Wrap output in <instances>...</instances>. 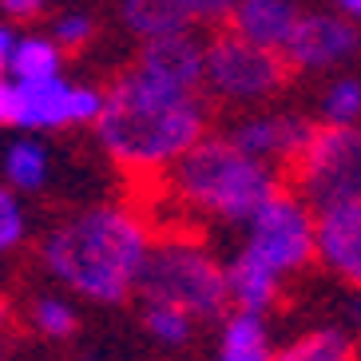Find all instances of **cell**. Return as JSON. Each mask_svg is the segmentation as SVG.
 <instances>
[{
  "label": "cell",
  "mask_w": 361,
  "mask_h": 361,
  "mask_svg": "<svg viewBox=\"0 0 361 361\" xmlns=\"http://www.w3.org/2000/svg\"><path fill=\"white\" fill-rule=\"evenodd\" d=\"M96 123L111 159H119L123 167L151 171L183 159L202 139L207 104L195 87H179L135 64L107 92L104 116Z\"/></svg>",
  "instance_id": "cell-1"
},
{
  "label": "cell",
  "mask_w": 361,
  "mask_h": 361,
  "mask_svg": "<svg viewBox=\"0 0 361 361\" xmlns=\"http://www.w3.org/2000/svg\"><path fill=\"white\" fill-rule=\"evenodd\" d=\"M44 266L72 290L96 302H123L139 286L151 246L135 214L119 207H92L72 214L44 238Z\"/></svg>",
  "instance_id": "cell-2"
},
{
  "label": "cell",
  "mask_w": 361,
  "mask_h": 361,
  "mask_svg": "<svg viewBox=\"0 0 361 361\" xmlns=\"http://www.w3.org/2000/svg\"><path fill=\"white\" fill-rule=\"evenodd\" d=\"M171 187L179 199L226 223H250L266 202L278 195L274 171L250 151H243L231 135L199 139L183 159H175Z\"/></svg>",
  "instance_id": "cell-3"
},
{
  "label": "cell",
  "mask_w": 361,
  "mask_h": 361,
  "mask_svg": "<svg viewBox=\"0 0 361 361\" xmlns=\"http://www.w3.org/2000/svg\"><path fill=\"white\" fill-rule=\"evenodd\" d=\"M139 294L143 302H171L191 318H219L231 302V278L199 246L163 243L143 262Z\"/></svg>",
  "instance_id": "cell-4"
},
{
  "label": "cell",
  "mask_w": 361,
  "mask_h": 361,
  "mask_svg": "<svg viewBox=\"0 0 361 361\" xmlns=\"http://www.w3.org/2000/svg\"><path fill=\"white\" fill-rule=\"evenodd\" d=\"M294 183L314 211L361 202V128H314L294 159Z\"/></svg>",
  "instance_id": "cell-5"
},
{
  "label": "cell",
  "mask_w": 361,
  "mask_h": 361,
  "mask_svg": "<svg viewBox=\"0 0 361 361\" xmlns=\"http://www.w3.org/2000/svg\"><path fill=\"white\" fill-rule=\"evenodd\" d=\"M286 80H290L286 56L246 40L234 28L207 44V87H211L214 96L250 104V99L274 96Z\"/></svg>",
  "instance_id": "cell-6"
},
{
  "label": "cell",
  "mask_w": 361,
  "mask_h": 361,
  "mask_svg": "<svg viewBox=\"0 0 361 361\" xmlns=\"http://www.w3.org/2000/svg\"><path fill=\"white\" fill-rule=\"evenodd\" d=\"M246 250H255L266 266H274L278 274L306 266L318 255V219L310 214V202H298L294 195L278 191L250 219Z\"/></svg>",
  "instance_id": "cell-7"
},
{
  "label": "cell",
  "mask_w": 361,
  "mask_h": 361,
  "mask_svg": "<svg viewBox=\"0 0 361 361\" xmlns=\"http://www.w3.org/2000/svg\"><path fill=\"white\" fill-rule=\"evenodd\" d=\"M361 48V36L350 20L329 16V12H306L298 20L290 44L282 48V56L290 60V68H334L341 60H350Z\"/></svg>",
  "instance_id": "cell-8"
},
{
  "label": "cell",
  "mask_w": 361,
  "mask_h": 361,
  "mask_svg": "<svg viewBox=\"0 0 361 361\" xmlns=\"http://www.w3.org/2000/svg\"><path fill=\"white\" fill-rule=\"evenodd\" d=\"M310 135L314 128L298 116H250L231 128V139L255 159H286L290 167L306 151Z\"/></svg>",
  "instance_id": "cell-9"
},
{
  "label": "cell",
  "mask_w": 361,
  "mask_h": 361,
  "mask_svg": "<svg viewBox=\"0 0 361 361\" xmlns=\"http://www.w3.org/2000/svg\"><path fill=\"white\" fill-rule=\"evenodd\" d=\"M318 255L345 282L361 286V202L318 211Z\"/></svg>",
  "instance_id": "cell-10"
},
{
  "label": "cell",
  "mask_w": 361,
  "mask_h": 361,
  "mask_svg": "<svg viewBox=\"0 0 361 361\" xmlns=\"http://www.w3.org/2000/svg\"><path fill=\"white\" fill-rule=\"evenodd\" d=\"M298 20H302V12L294 0H234L231 8L234 32L262 44V48H274V52H282L290 44Z\"/></svg>",
  "instance_id": "cell-11"
},
{
  "label": "cell",
  "mask_w": 361,
  "mask_h": 361,
  "mask_svg": "<svg viewBox=\"0 0 361 361\" xmlns=\"http://www.w3.org/2000/svg\"><path fill=\"white\" fill-rule=\"evenodd\" d=\"M139 68L163 75L179 87H195L207 84V48L191 40V36H163V40H147V48L139 52Z\"/></svg>",
  "instance_id": "cell-12"
},
{
  "label": "cell",
  "mask_w": 361,
  "mask_h": 361,
  "mask_svg": "<svg viewBox=\"0 0 361 361\" xmlns=\"http://www.w3.org/2000/svg\"><path fill=\"white\" fill-rule=\"evenodd\" d=\"M231 278V302L238 310H250V314H262L278 294V270L274 266H266L255 250H243V255L234 258V266L226 270Z\"/></svg>",
  "instance_id": "cell-13"
},
{
  "label": "cell",
  "mask_w": 361,
  "mask_h": 361,
  "mask_svg": "<svg viewBox=\"0 0 361 361\" xmlns=\"http://www.w3.org/2000/svg\"><path fill=\"white\" fill-rule=\"evenodd\" d=\"M123 20L143 40H163V36H183L195 16L183 0H123Z\"/></svg>",
  "instance_id": "cell-14"
},
{
  "label": "cell",
  "mask_w": 361,
  "mask_h": 361,
  "mask_svg": "<svg viewBox=\"0 0 361 361\" xmlns=\"http://www.w3.org/2000/svg\"><path fill=\"white\" fill-rule=\"evenodd\" d=\"M223 361H274L270 341H266V326L258 314L238 310L223 329Z\"/></svg>",
  "instance_id": "cell-15"
},
{
  "label": "cell",
  "mask_w": 361,
  "mask_h": 361,
  "mask_svg": "<svg viewBox=\"0 0 361 361\" xmlns=\"http://www.w3.org/2000/svg\"><path fill=\"white\" fill-rule=\"evenodd\" d=\"M274 361H353V341L341 329H314L274 353Z\"/></svg>",
  "instance_id": "cell-16"
},
{
  "label": "cell",
  "mask_w": 361,
  "mask_h": 361,
  "mask_svg": "<svg viewBox=\"0 0 361 361\" xmlns=\"http://www.w3.org/2000/svg\"><path fill=\"white\" fill-rule=\"evenodd\" d=\"M60 72V48L56 40H20L16 44V52H12V75L20 80V84H40V80H56Z\"/></svg>",
  "instance_id": "cell-17"
},
{
  "label": "cell",
  "mask_w": 361,
  "mask_h": 361,
  "mask_svg": "<svg viewBox=\"0 0 361 361\" xmlns=\"http://www.w3.org/2000/svg\"><path fill=\"white\" fill-rule=\"evenodd\" d=\"M4 175H8L12 187H20V191H36L48 175V155H44L36 143H16L8 151V159H4Z\"/></svg>",
  "instance_id": "cell-18"
},
{
  "label": "cell",
  "mask_w": 361,
  "mask_h": 361,
  "mask_svg": "<svg viewBox=\"0 0 361 361\" xmlns=\"http://www.w3.org/2000/svg\"><path fill=\"white\" fill-rule=\"evenodd\" d=\"M143 318H147V329L155 334L159 341H167V345H183V341L191 338V314L179 306H171V302H147V310H143Z\"/></svg>",
  "instance_id": "cell-19"
},
{
  "label": "cell",
  "mask_w": 361,
  "mask_h": 361,
  "mask_svg": "<svg viewBox=\"0 0 361 361\" xmlns=\"http://www.w3.org/2000/svg\"><path fill=\"white\" fill-rule=\"evenodd\" d=\"M322 116H326V123L353 128L361 119V84L357 80H338V84L329 87L326 99H322Z\"/></svg>",
  "instance_id": "cell-20"
},
{
  "label": "cell",
  "mask_w": 361,
  "mask_h": 361,
  "mask_svg": "<svg viewBox=\"0 0 361 361\" xmlns=\"http://www.w3.org/2000/svg\"><path fill=\"white\" fill-rule=\"evenodd\" d=\"M32 318L48 338H68V334L75 329V314L64 306V302H56V298H40V302L32 306Z\"/></svg>",
  "instance_id": "cell-21"
},
{
  "label": "cell",
  "mask_w": 361,
  "mask_h": 361,
  "mask_svg": "<svg viewBox=\"0 0 361 361\" xmlns=\"http://www.w3.org/2000/svg\"><path fill=\"white\" fill-rule=\"evenodd\" d=\"M24 234V214H20V202L12 199V191L0 187V250L20 243Z\"/></svg>",
  "instance_id": "cell-22"
},
{
  "label": "cell",
  "mask_w": 361,
  "mask_h": 361,
  "mask_svg": "<svg viewBox=\"0 0 361 361\" xmlns=\"http://www.w3.org/2000/svg\"><path fill=\"white\" fill-rule=\"evenodd\" d=\"M87 36H92V20L87 16H80V12H72V16H64V20L56 24V44H64V48H80V44H87Z\"/></svg>",
  "instance_id": "cell-23"
},
{
  "label": "cell",
  "mask_w": 361,
  "mask_h": 361,
  "mask_svg": "<svg viewBox=\"0 0 361 361\" xmlns=\"http://www.w3.org/2000/svg\"><path fill=\"white\" fill-rule=\"evenodd\" d=\"M8 123L20 128V84L0 80V128H8Z\"/></svg>",
  "instance_id": "cell-24"
},
{
  "label": "cell",
  "mask_w": 361,
  "mask_h": 361,
  "mask_svg": "<svg viewBox=\"0 0 361 361\" xmlns=\"http://www.w3.org/2000/svg\"><path fill=\"white\" fill-rule=\"evenodd\" d=\"M183 4H187V12L195 20H223L234 8V0H183Z\"/></svg>",
  "instance_id": "cell-25"
},
{
  "label": "cell",
  "mask_w": 361,
  "mask_h": 361,
  "mask_svg": "<svg viewBox=\"0 0 361 361\" xmlns=\"http://www.w3.org/2000/svg\"><path fill=\"white\" fill-rule=\"evenodd\" d=\"M16 36H12V28H0V80H4V72L12 68V52H16Z\"/></svg>",
  "instance_id": "cell-26"
},
{
  "label": "cell",
  "mask_w": 361,
  "mask_h": 361,
  "mask_svg": "<svg viewBox=\"0 0 361 361\" xmlns=\"http://www.w3.org/2000/svg\"><path fill=\"white\" fill-rule=\"evenodd\" d=\"M0 4H4V8L12 12V16H36L44 0H0Z\"/></svg>",
  "instance_id": "cell-27"
},
{
  "label": "cell",
  "mask_w": 361,
  "mask_h": 361,
  "mask_svg": "<svg viewBox=\"0 0 361 361\" xmlns=\"http://www.w3.org/2000/svg\"><path fill=\"white\" fill-rule=\"evenodd\" d=\"M338 4L350 12V16H357V20H361V0H338Z\"/></svg>",
  "instance_id": "cell-28"
},
{
  "label": "cell",
  "mask_w": 361,
  "mask_h": 361,
  "mask_svg": "<svg viewBox=\"0 0 361 361\" xmlns=\"http://www.w3.org/2000/svg\"><path fill=\"white\" fill-rule=\"evenodd\" d=\"M350 318H353V326H361V298L350 306Z\"/></svg>",
  "instance_id": "cell-29"
},
{
  "label": "cell",
  "mask_w": 361,
  "mask_h": 361,
  "mask_svg": "<svg viewBox=\"0 0 361 361\" xmlns=\"http://www.w3.org/2000/svg\"><path fill=\"white\" fill-rule=\"evenodd\" d=\"M0 326H4V306H0Z\"/></svg>",
  "instance_id": "cell-30"
}]
</instances>
